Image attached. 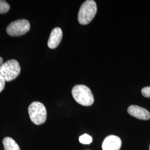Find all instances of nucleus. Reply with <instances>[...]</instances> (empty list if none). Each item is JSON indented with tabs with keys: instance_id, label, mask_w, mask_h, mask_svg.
Segmentation results:
<instances>
[{
	"instance_id": "f257e3e1",
	"label": "nucleus",
	"mask_w": 150,
	"mask_h": 150,
	"mask_svg": "<svg viewBox=\"0 0 150 150\" xmlns=\"http://www.w3.org/2000/svg\"><path fill=\"white\" fill-rule=\"evenodd\" d=\"M72 95L75 101L85 106H91L94 102V97L91 90L83 85H77L72 90Z\"/></svg>"
},
{
	"instance_id": "f03ea898",
	"label": "nucleus",
	"mask_w": 150,
	"mask_h": 150,
	"mask_svg": "<svg viewBox=\"0 0 150 150\" xmlns=\"http://www.w3.org/2000/svg\"><path fill=\"white\" fill-rule=\"evenodd\" d=\"M97 12L96 2L93 0H87L81 6L78 14V21L81 25L88 24L95 17Z\"/></svg>"
},
{
	"instance_id": "7ed1b4c3",
	"label": "nucleus",
	"mask_w": 150,
	"mask_h": 150,
	"mask_svg": "<svg viewBox=\"0 0 150 150\" xmlns=\"http://www.w3.org/2000/svg\"><path fill=\"white\" fill-rule=\"evenodd\" d=\"M20 72V66L16 59H10L0 66V76L5 82L15 80Z\"/></svg>"
},
{
	"instance_id": "20e7f679",
	"label": "nucleus",
	"mask_w": 150,
	"mask_h": 150,
	"mask_svg": "<svg viewBox=\"0 0 150 150\" xmlns=\"http://www.w3.org/2000/svg\"><path fill=\"white\" fill-rule=\"evenodd\" d=\"M28 113L32 122L40 125L45 122L47 118L46 107L41 102H33L28 107Z\"/></svg>"
},
{
	"instance_id": "39448f33",
	"label": "nucleus",
	"mask_w": 150,
	"mask_h": 150,
	"mask_svg": "<svg viewBox=\"0 0 150 150\" xmlns=\"http://www.w3.org/2000/svg\"><path fill=\"white\" fill-rule=\"evenodd\" d=\"M30 29V22L26 20L21 19L10 23L6 28V32L11 36H20L28 32Z\"/></svg>"
},
{
	"instance_id": "423d86ee",
	"label": "nucleus",
	"mask_w": 150,
	"mask_h": 150,
	"mask_svg": "<svg viewBox=\"0 0 150 150\" xmlns=\"http://www.w3.org/2000/svg\"><path fill=\"white\" fill-rule=\"evenodd\" d=\"M122 142L120 137L115 135H110L106 137L102 142L103 150H120Z\"/></svg>"
},
{
	"instance_id": "0eeeda50",
	"label": "nucleus",
	"mask_w": 150,
	"mask_h": 150,
	"mask_svg": "<svg viewBox=\"0 0 150 150\" xmlns=\"http://www.w3.org/2000/svg\"><path fill=\"white\" fill-rule=\"evenodd\" d=\"M127 112L132 116L139 120H148L150 119V112L144 108L137 105L129 106Z\"/></svg>"
},
{
	"instance_id": "6e6552de",
	"label": "nucleus",
	"mask_w": 150,
	"mask_h": 150,
	"mask_svg": "<svg viewBox=\"0 0 150 150\" xmlns=\"http://www.w3.org/2000/svg\"><path fill=\"white\" fill-rule=\"evenodd\" d=\"M62 31L59 27H56L51 32L48 40V47L51 49L56 48L61 42L62 38Z\"/></svg>"
},
{
	"instance_id": "1a4fd4ad",
	"label": "nucleus",
	"mask_w": 150,
	"mask_h": 150,
	"mask_svg": "<svg viewBox=\"0 0 150 150\" xmlns=\"http://www.w3.org/2000/svg\"><path fill=\"white\" fill-rule=\"evenodd\" d=\"M3 145L5 150H21L15 141L9 137L3 139Z\"/></svg>"
},
{
	"instance_id": "9d476101",
	"label": "nucleus",
	"mask_w": 150,
	"mask_h": 150,
	"mask_svg": "<svg viewBox=\"0 0 150 150\" xmlns=\"http://www.w3.org/2000/svg\"><path fill=\"white\" fill-rule=\"evenodd\" d=\"M79 141L82 144L89 145L92 142V138L90 135L85 134L80 136Z\"/></svg>"
},
{
	"instance_id": "9b49d317",
	"label": "nucleus",
	"mask_w": 150,
	"mask_h": 150,
	"mask_svg": "<svg viewBox=\"0 0 150 150\" xmlns=\"http://www.w3.org/2000/svg\"><path fill=\"white\" fill-rule=\"evenodd\" d=\"M10 5L6 1L0 0V14H3L7 12L10 10Z\"/></svg>"
},
{
	"instance_id": "f8f14e48",
	"label": "nucleus",
	"mask_w": 150,
	"mask_h": 150,
	"mask_svg": "<svg viewBox=\"0 0 150 150\" xmlns=\"http://www.w3.org/2000/svg\"><path fill=\"white\" fill-rule=\"evenodd\" d=\"M141 93L142 95L145 97L150 98V86L145 87L141 90Z\"/></svg>"
},
{
	"instance_id": "ddd939ff",
	"label": "nucleus",
	"mask_w": 150,
	"mask_h": 150,
	"mask_svg": "<svg viewBox=\"0 0 150 150\" xmlns=\"http://www.w3.org/2000/svg\"><path fill=\"white\" fill-rule=\"evenodd\" d=\"M5 86V81L0 76V93L4 90Z\"/></svg>"
},
{
	"instance_id": "4468645a",
	"label": "nucleus",
	"mask_w": 150,
	"mask_h": 150,
	"mask_svg": "<svg viewBox=\"0 0 150 150\" xmlns=\"http://www.w3.org/2000/svg\"><path fill=\"white\" fill-rule=\"evenodd\" d=\"M3 64V59L0 57V66Z\"/></svg>"
},
{
	"instance_id": "2eb2a0df",
	"label": "nucleus",
	"mask_w": 150,
	"mask_h": 150,
	"mask_svg": "<svg viewBox=\"0 0 150 150\" xmlns=\"http://www.w3.org/2000/svg\"></svg>"
}]
</instances>
